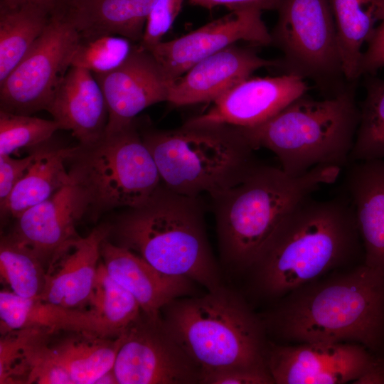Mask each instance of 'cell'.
I'll list each match as a JSON object with an SVG mask.
<instances>
[{
  "mask_svg": "<svg viewBox=\"0 0 384 384\" xmlns=\"http://www.w3.org/2000/svg\"><path fill=\"white\" fill-rule=\"evenodd\" d=\"M107 238L100 246L101 260L105 269L116 282L134 297L146 316L159 319L162 308L167 304L193 294L196 282L186 277L161 273L137 254L111 242Z\"/></svg>",
  "mask_w": 384,
  "mask_h": 384,
  "instance_id": "obj_19",
  "label": "cell"
},
{
  "mask_svg": "<svg viewBox=\"0 0 384 384\" xmlns=\"http://www.w3.org/2000/svg\"><path fill=\"white\" fill-rule=\"evenodd\" d=\"M43 330L29 328L1 334V384H27L31 351Z\"/></svg>",
  "mask_w": 384,
  "mask_h": 384,
  "instance_id": "obj_33",
  "label": "cell"
},
{
  "mask_svg": "<svg viewBox=\"0 0 384 384\" xmlns=\"http://www.w3.org/2000/svg\"><path fill=\"white\" fill-rule=\"evenodd\" d=\"M162 184L182 195L210 197L234 186L260 162L240 127L189 124L141 130Z\"/></svg>",
  "mask_w": 384,
  "mask_h": 384,
  "instance_id": "obj_7",
  "label": "cell"
},
{
  "mask_svg": "<svg viewBox=\"0 0 384 384\" xmlns=\"http://www.w3.org/2000/svg\"><path fill=\"white\" fill-rule=\"evenodd\" d=\"M50 17L31 4L0 2V82L40 37Z\"/></svg>",
  "mask_w": 384,
  "mask_h": 384,
  "instance_id": "obj_27",
  "label": "cell"
},
{
  "mask_svg": "<svg viewBox=\"0 0 384 384\" xmlns=\"http://www.w3.org/2000/svg\"><path fill=\"white\" fill-rule=\"evenodd\" d=\"M345 77L357 83L363 46L384 19V0H329Z\"/></svg>",
  "mask_w": 384,
  "mask_h": 384,
  "instance_id": "obj_26",
  "label": "cell"
},
{
  "mask_svg": "<svg viewBox=\"0 0 384 384\" xmlns=\"http://www.w3.org/2000/svg\"><path fill=\"white\" fill-rule=\"evenodd\" d=\"M80 41L62 15L52 16L40 37L0 82V110L24 115L46 110Z\"/></svg>",
  "mask_w": 384,
  "mask_h": 384,
  "instance_id": "obj_10",
  "label": "cell"
},
{
  "mask_svg": "<svg viewBox=\"0 0 384 384\" xmlns=\"http://www.w3.org/2000/svg\"><path fill=\"white\" fill-rule=\"evenodd\" d=\"M259 316L279 340L356 343L383 356L384 274L363 262L296 288Z\"/></svg>",
  "mask_w": 384,
  "mask_h": 384,
  "instance_id": "obj_2",
  "label": "cell"
},
{
  "mask_svg": "<svg viewBox=\"0 0 384 384\" xmlns=\"http://www.w3.org/2000/svg\"><path fill=\"white\" fill-rule=\"evenodd\" d=\"M201 384H272L267 368L227 366L201 370Z\"/></svg>",
  "mask_w": 384,
  "mask_h": 384,
  "instance_id": "obj_35",
  "label": "cell"
},
{
  "mask_svg": "<svg viewBox=\"0 0 384 384\" xmlns=\"http://www.w3.org/2000/svg\"><path fill=\"white\" fill-rule=\"evenodd\" d=\"M163 324L202 370L267 368V333L259 315L224 285L202 296L174 299L161 311Z\"/></svg>",
  "mask_w": 384,
  "mask_h": 384,
  "instance_id": "obj_6",
  "label": "cell"
},
{
  "mask_svg": "<svg viewBox=\"0 0 384 384\" xmlns=\"http://www.w3.org/2000/svg\"><path fill=\"white\" fill-rule=\"evenodd\" d=\"M113 370L118 384H196L201 368L165 328L142 312L121 334Z\"/></svg>",
  "mask_w": 384,
  "mask_h": 384,
  "instance_id": "obj_11",
  "label": "cell"
},
{
  "mask_svg": "<svg viewBox=\"0 0 384 384\" xmlns=\"http://www.w3.org/2000/svg\"><path fill=\"white\" fill-rule=\"evenodd\" d=\"M279 66V59H265L253 49L232 45L198 62L173 80L167 102L176 106L213 102L257 70Z\"/></svg>",
  "mask_w": 384,
  "mask_h": 384,
  "instance_id": "obj_18",
  "label": "cell"
},
{
  "mask_svg": "<svg viewBox=\"0 0 384 384\" xmlns=\"http://www.w3.org/2000/svg\"><path fill=\"white\" fill-rule=\"evenodd\" d=\"M111 228L100 225L86 237L62 245L51 257L39 299L70 309H88L101 261L100 246Z\"/></svg>",
  "mask_w": 384,
  "mask_h": 384,
  "instance_id": "obj_17",
  "label": "cell"
},
{
  "mask_svg": "<svg viewBox=\"0 0 384 384\" xmlns=\"http://www.w3.org/2000/svg\"><path fill=\"white\" fill-rule=\"evenodd\" d=\"M118 384L113 369L109 370L102 375L96 382L95 384Z\"/></svg>",
  "mask_w": 384,
  "mask_h": 384,
  "instance_id": "obj_41",
  "label": "cell"
},
{
  "mask_svg": "<svg viewBox=\"0 0 384 384\" xmlns=\"http://www.w3.org/2000/svg\"><path fill=\"white\" fill-rule=\"evenodd\" d=\"M121 341V335L59 331L49 332L44 346L49 357L69 373L74 384H95L113 369Z\"/></svg>",
  "mask_w": 384,
  "mask_h": 384,
  "instance_id": "obj_23",
  "label": "cell"
},
{
  "mask_svg": "<svg viewBox=\"0 0 384 384\" xmlns=\"http://www.w3.org/2000/svg\"><path fill=\"white\" fill-rule=\"evenodd\" d=\"M93 75L107 105L109 117L105 132L132 123L149 106L167 102L172 82L151 51L139 43H134L120 66L109 73Z\"/></svg>",
  "mask_w": 384,
  "mask_h": 384,
  "instance_id": "obj_14",
  "label": "cell"
},
{
  "mask_svg": "<svg viewBox=\"0 0 384 384\" xmlns=\"http://www.w3.org/2000/svg\"><path fill=\"white\" fill-rule=\"evenodd\" d=\"M356 85L321 100L306 93L267 121L240 128L256 150L271 151L291 176L319 166L343 169L350 162L360 122Z\"/></svg>",
  "mask_w": 384,
  "mask_h": 384,
  "instance_id": "obj_5",
  "label": "cell"
},
{
  "mask_svg": "<svg viewBox=\"0 0 384 384\" xmlns=\"http://www.w3.org/2000/svg\"><path fill=\"white\" fill-rule=\"evenodd\" d=\"M262 9L250 7L230 14L177 38L161 41L149 51L167 77L174 80L198 62L240 41L271 45Z\"/></svg>",
  "mask_w": 384,
  "mask_h": 384,
  "instance_id": "obj_13",
  "label": "cell"
},
{
  "mask_svg": "<svg viewBox=\"0 0 384 384\" xmlns=\"http://www.w3.org/2000/svg\"><path fill=\"white\" fill-rule=\"evenodd\" d=\"M366 97L360 107V122L350 162L366 160L384 137V80L366 75Z\"/></svg>",
  "mask_w": 384,
  "mask_h": 384,
  "instance_id": "obj_30",
  "label": "cell"
},
{
  "mask_svg": "<svg viewBox=\"0 0 384 384\" xmlns=\"http://www.w3.org/2000/svg\"><path fill=\"white\" fill-rule=\"evenodd\" d=\"M308 82L291 74L246 78L213 101L206 112L189 124H223L247 128L257 126L307 93Z\"/></svg>",
  "mask_w": 384,
  "mask_h": 384,
  "instance_id": "obj_15",
  "label": "cell"
},
{
  "mask_svg": "<svg viewBox=\"0 0 384 384\" xmlns=\"http://www.w3.org/2000/svg\"><path fill=\"white\" fill-rule=\"evenodd\" d=\"M353 383L384 384V356H378L370 368Z\"/></svg>",
  "mask_w": 384,
  "mask_h": 384,
  "instance_id": "obj_40",
  "label": "cell"
},
{
  "mask_svg": "<svg viewBox=\"0 0 384 384\" xmlns=\"http://www.w3.org/2000/svg\"><path fill=\"white\" fill-rule=\"evenodd\" d=\"M60 126L54 119L14 114L0 110V156H11L47 142Z\"/></svg>",
  "mask_w": 384,
  "mask_h": 384,
  "instance_id": "obj_31",
  "label": "cell"
},
{
  "mask_svg": "<svg viewBox=\"0 0 384 384\" xmlns=\"http://www.w3.org/2000/svg\"><path fill=\"white\" fill-rule=\"evenodd\" d=\"M46 111L80 144L102 137L109 117L105 95L92 73L76 66L68 69Z\"/></svg>",
  "mask_w": 384,
  "mask_h": 384,
  "instance_id": "obj_21",
  "label": "cell"
},
{
  "mask_svg": "<svg viewBox=\"0 0 384 384\" xmlns=\"http://www.w3.org/2000/svg\"><path fill=\"white\" fill-rule=\"evenodd\" d=\"M378 356L356 343L268 341L266 363L277 384H342L356 380Z\"/></svg>",
  "mask_w": 384,
  "mask_h": 384,
  "instance_id": "obj_12",
  "label": "cell"
},
{
  "mask_svg": "<svg viewBox=\"0 0 384 384\" xmlns=\"http://www.w3.org/2000/svg\"><path fill=\"white\" fill-rule=\"evenodd\" d=\"M134 45L130 40L116 35L80 41L71 66L86 69L93 74L109 73L125 61Z\"/></svg>",
  "mask_w": 384,
  "mask_h": 384,
  "instance_id": "obj_32",
  "label": "cell"
},
{
  "mask_svg": "<svg viewBox=\"0 0 384 384\" xmlns=\"http://www.w3.org/2000/svg\"><path fill=\"white\" fill-rule=\"evenodd\" d=\"M89 309L95 314L102 334L110 337L120 336L142 312L134 297L109 275L102 260Z\"/></svg>",
  "mask_w": 384,
  "mask_h": 384,
  "instance_id": "obj_28",
  "label": "cell"
},
{
  "mask_svg": "<svg viewBox=\"0 0 384 384\" xmlns=\"http://www.w3.org/2000/svg\"><path fill=\"white\" fill-rule=\"evenodd\" d=\"M342 192L353 210L363 263L384 274V158L351 161Z\"/></svg>",
  "mask_w": 384,
  "mask_h": 384,
  "instance_id": "obj_20",
  "label": "cell"
},
{
  "mask_svg": "<svg viewBox=\"0 0 384 384\" xmlns=\"http://www.w3.org/2000/svg\"><path fill=\"white\" fill-rule=\"evenodd\" d=\"M156 0H68L63 14L81 41L116 35L134 43L142 41Z\"/></svg>",
  "mask_w": 384,
  "mask_h": 384,
  "instance_id": "obj_22",
  "label": "cell"
},
{
  "mask_svg": "<svg viewBox=\"0 0 384 384\" xmlns=\"http://www.w3.org/2000/svg\"><path fill=\"white\" fill-rule=\"evenodd\" d=\"M46 272L33 252L9 235L1 238V279L10 291L24 298H39L45 287Z\"/></svg>",
  "mask_w": 384,
  "mask_h": 384,
  "instance_id": "obj_29",
  "label": "cell"
},
{
  "mask_svg": "<svg viewBox=\"0 0 384 384\" xmlns=\"http://www.w3.org/2000/svg\"><path fill=\"white\" fill-rule=\"evenodd\" d=\"M89 209L83 190L72 181L17 217L9 236L33 252L46 270L53 255L80 236L76 224Z\"/></svg>",
  "mask_w": 384,
  "mask_h": 384,
  "instance_id": "obj_16",
  "label": "cell"
},
{
  "mask_svg": "<svg viewBox=\"0 0 384 384\" xmlns=\"http://www.w3.org/2000/svg\"><path fill=\"white\" fill-rule=\"evenodd\" d=\"M68 161L72 181L97 211L139 206L162 184L136 119L95 142L79 144Z\"/></svg>",
  "mask_w": 384,
  "mask_h": 384,
  "instance_id": "obj_8",
  "label": "cell"
},
{
  "mask_svg": "<svg viewBox=\"0 0 384 384\" xmlns=\"http://www.w3.org/2000/svg\"><path fill=\"white\" fill-rule=\"evenodd\" d=\"M183 0H156L148 15L144 34L139 44L150 50L159 43L172 26L182 6Z\"/></svg>",
  "mask_w": 384,
  "mask_h": 384,
  "instance_id": "obj_34",
  "label": "cell"
},
{
  "mask_svg": "<svg viewBox=\"0 0 384 384\" xmlns=\"http://www.w3.org/2000/svg\"><path fill=\"white\" fill-rule=\"evenodd\" d=\"M341 169L319 166L299 176L259 162L240 181L211 197L223 262L248 270L283 219L302 200L338 179Z\"/></svg>",
  "mask_w": 384,
  "mask_h": 384,
  "instance_id": "obj_3",
  "label": "cell"
},
{
  "mask_svg": "<svg viewBox=\"0 0 384 384\" xmlns=\"http://www.w3.org/2000/svg\"><path fill=\"white\" fill-rule=\"evenodd\" d=\"M384 68V19L377 26L363 50L361 71L362 75H375Z\"/></svg>",
  "mask_w": 384,
  "mask_h": 384,
  "instance_id": "obj_37",
  "label": "cell"
},
{
  "mask_svg": "<svg viewBox=\"0 0 384 384\" xmlns=\"http://www.w3.org/2000/svg\"><path fill=\"white\" fill-rule=\"evenodd\" d=\"M271 45L282 53L284 73L311 81L330 97L350 84L344 74L329 0H280Z\"/></svg>",
  "mask_w": 384,
  "mask_h": 384,
  "instance_id": "obj_9",
  "label": "cell"
},
{
  "mask_svg": "<svg viewBox=\"0 0 384 384\" xmlns=\"http://www.w3.org/2000/svg\"><path fill=\"white\" fill-rule=\"evenodd\" d=\"M38 328L55 332L80 331L103 336L90 309L63 308L39 298H24L9 289L0 292L1 334Z\"/></svg>",
  "mask_w": 384,
  "mask_h": 384,
  "instance_id": "obj_24",
  "label": "cell"
},
{
  "mask_svg": "<svg viewBox=\"0 0 384 384\" xmlns=\"http://www.w3.org/2000/svg\"><path fill=\"white\" fill-rule=\"evenodd\" d=\"M364 258L353 210L341 192L302 200L279 224L252 265L253 291L281 299L332 270Z\"/></svg>",
  "mask_w": 384,
  "mask_h": 384,
  "instance_id": "obj_1",
  "label": "cell"
},
{
  "mask_svg": "<svg viewBox=\"0 0 384 384\" xmlns=\"http://www.w3.org/2000/svg\"><path fill=\"white\" fill-rule=\"evenodd\" d=\"M48 142L36 147L34 163L7 198L0 203L1 218L16 219L29 208L47 200L72 182L65 164L73 154L75 146H50Z\"/></svg>",
  "mask_w": 384,
  "mask_h": 384,
  "instance_id": "obj_25",
  "label": "cell"
},
{
  "mask_svg": "<svg viewBox=\"0 0 384 384\" xmlns=\"http://www.w3.org/2000/svg\"><path fill=\"white\" fill-rule=\"evenodd\" d=\"M68 0H0L7 4H31L47 12L50 16L61 15Z\"/></svg>",
  "mask_w": 384,
  "mask_h": 384,
  "instance_id": "obj_39",
  "label": "cell"
},
{
  "mask_svg": "<svg viewBox=\"0 0 384 384\" xmlns=\"http://www.w3.org/2000/svg\"><path fill=\"white\" fill-rule=\"evenodd\" d=\"M36 147L23 158L0 156V203L4 201L16 185L26 176L35 161Z\"/></svg>",
  "mask_w": 384,
  "mask_h": 384,
  "instance_id": "obj_36",
  "label": "cell"
},
{
  "mask_svg": "<svg viewBox=\"0 0 384 384\" xmlns=\"http://www.w3.org/2000/svg\"><path fill=\"white\" fill-rule=\"evenodd\" d=\"M204 215L201 196L179 194L161 184L146 202L119 218L114 233L117 245L161 273L188 278L212 291L223 284Z\"/></svg>",
  "mask_w": 384,
  "mask_h": 384,
  "instance_id": "obj_4",
  "label": "cell"
},
{
  "mask_svg": "<svg viewBox=\"0 0 384 384\" xmlns=\"http://www.w3.org/2000/svg\"><path fill=\"white\" fill-rule=\"evenodd\" d=\"M190 4L208 9L224 6L230 11L257 7L262 10L276 9L280 0H188Z\"/></svg>",
  "mask_w": 384,
  "mask_h": 384,
  "instance_id": "obj_38",
  "label": "cell"
}]
</instances>
